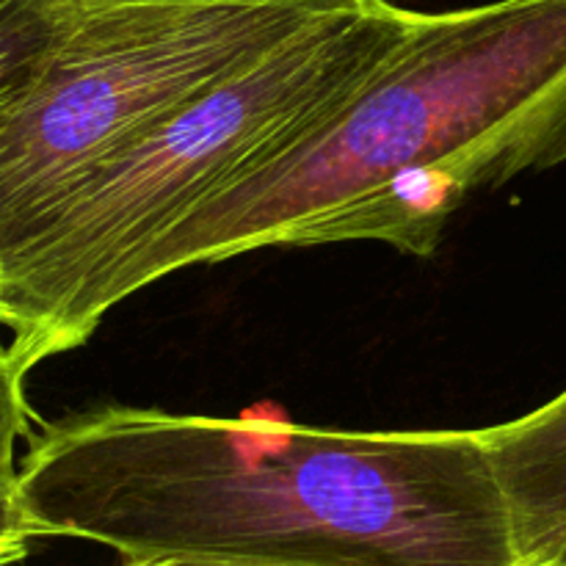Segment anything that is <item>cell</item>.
Returning a JSON list of instances; mask_svg holds the SVG:
<instances>
[{"label":"cell","instance_id":"3","mask_svg":"<svg viewBox=\"0 0 566 566\" xmlns=\"http://www.w3.org/2000/svg\"><path fill=\"white\" fill-rule=\"evenodd\" d=\"M409 20L390 0L335 6L94 169L0 271V324L20 368L83 346L111 313L116 276L210 193L340 111Z\"/></svg>","mask_w":566,"mask_h":566},{"label":"cell","instance_id":"10","mask_svg":"<svg viewBox=\"0 0 566 566\" xmlns=\"http://www.w3.org/2000/svg\"><path fill=\"white\" fill-rule=\"evenodd\" d=\"M111 3H247V0H111Z\"/></svg>","mask_w":566,"mask_h":566},{"label":"cell","instance_id":"6","mask_svg":"<svg viewBox=\"0 0 566 566\" xmlns=\"http://www.w3.org/2000/svg\"><path fill=\"white\" fill-rule=\"evenodd\" d=\"M75 17V0H0V119L36 83Z\"/></svg>","mask_w":566,"mask_h":566},{"label":"cell","instance_id":"8","mask_svg":"<svg viewBox=\"0 0 566 566\" xmlns=\"http://www.w3.org/2000/svg\"><path fill=\"white\" fill-rule=\"evenodd\" d=\"M39 536L42 531L22 503L17 475L0 479V566L20 564Z\"/></svg>","mask_w":566,"mask_h":566},{"label":"cell","instance_id":"9","mask_svg":"<svg viewBox=\"0 0 566 566\" xmlns=\"http://www.w3.org/2000/svg\"><path fill=\"white\" fill-rule=\"evenodd\" d=\"M122 566H296V564L249 562V558H216V556H155V558H127Z\"/></svg>","mask_w":566,"mask_h":566},{"label":"cell","instance_id":"5","mask_svg":"<svg viewBox=\"0 0 566 566\" xmlns=\"http://www.w3.org/2000/svg\"><path fill=\"white\" fill-rule=\"evenodd\" d=\"M517 566H566V390L481 431Z\"/></svg>","mask_w":566,"mask_h":566},{"label":"cell","instance_id":"2","mask_svg":"<svg viewBox=\"0 0 566 566\" xmlns=\"http://www.w3.org/2000/svg\"><path fill=\"white\" fill-rule=\"evenodd\" d=\"M566 160V0L412 11L321 127L227 182L111 285L108 310L186 269L265 247L385 241L431 254L481 186Z\"/></svg>","mask_w":566,"mask_h":566},{"label":"cell","instance_id":"4","mask_svg":"<svg viewBox=\"0 0 566 566\" xmlns=\"http://www.w3.org/2000/svg\"><path fill=\"white\" fill-rule=\"evenodd\" d=\"M352 0H75L48 66L0 119V271L127 144Z\"/></svg>","mask_w":566,"mask_h":566},{"label":"cell","instance_id":"1","mask_svg":"<svg viewBox=\"0 0 566 566\" xmlns=\"http://www.w3.org/2000/svg\"><path fill=\"white\" fill-rule=\"evenodd\" d=\"M17 484L42 536L125 558L517 566L481 431L103 407L31 434Z\"/></svg>","mask_w":566,"mask_h":566},{"label":"cell","instance_id":"7","mask_svg":"<svg viewBox=\"0 0 566 566\" xmlns=\"http://www.w3.org/2000/svg\"><path fill=\"white\" fill-rule=\"evenodd\" d=\"M3 326V324H0ZM25 370L0 337V479L17 475V442L31 437L33 412L25 398Z\"/></svg>","mask_w":566,"mask_h":566}]
</instances>
